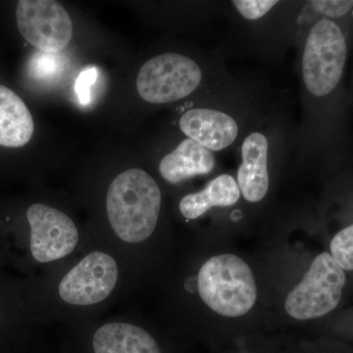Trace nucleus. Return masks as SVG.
I'll return each mask as SVG.
<instances>
[{"label":"nucleus","mask_w":353,"mask_h":353,"mask_svg":"<svg viewBox=\"0 0 353 353\" xmlns=\"http://www.w3.org/2000/svg\"><path fill=\"white\" fill-rule=\"evenodd\" d=\"M331 255L343 270L353 271V224L334 236Z\"/></svg>","instance_id":"nucleus-15"},{"label":"nucleus","mask_w":353,"mask_h":353,"mask_svg":"<svg viewBox=\"0 0 353 353\" xmlns=\"http://www.w3.org/2000/svg\"><path fill=\"white\" fill-rule=\"evenodd\" d=\"M118 267L106 253L94 252L77 264L62 279L59 294L75 305H92L108 299L117 284Z\"/></svg>","instance_id":"nucleus-7"},{"label":"nucleus","mask_w":353,"mask_h":353,"mask_svg":"<svg viewBox=\"0 0 353 353\" xmlns=\"http://www.w3.org/2000/svg\"><path fill=\"white\" fill-rule=\"evenodd\" d=\"M34 124L32 114L10 88L0 85V145L21 148L31 141Z\"/></svg>","instance_id":"nucleus-12"},{"label":"nucleus","mask_w":353,"mask_h":353,"mask_svg":"<svg viewBox=\"0 0 353 353\" xmlns=\"http://www.w3.org/2000/svg\"><path fill=\"white\" fill-rule=\"evenodd\" d=\"M197 288L202 301L216 313L240 317L256 303L257 288L252 269L241 257H211L201 268Z\"/></svg>","instance_id":"nucleus-2"},{"label":"nucleus","mask_w":353,"mask_h":353,"mask_svg":"<svg viewBox=\"0 0 353 353\" xmlns=\"http://www.w3.org/2000/svg\"><path fill=\"white\" fill-rule=\"evenodd\" d=\"M92 345L95 353H161L145 330L125 323L101 327L94 334Z\"/></svg>","instance_id":"nucleus-13"},{"label":"nucleus","mask_w":353,"mask_h":353,"mask_svg":"<svg viewBox=\"0 0 353 353\" xmlns=\"http://www.w3.org/2000/svg\"><path fill=\"white\" fill-rule=\"evenodd\" d=\"M345 34L336 22H316L306 39L301 61L304 85L314 97H326L338 87L347 61Z\"/></svg>","instance_id":"nucleus-3"},{"label":"nucleus","mask_w":353,"mask_h":353,"mask_svg":"<svg viewBox=\"0 0 353 353\" xmlns=\"http://www.w3.org/2000/svg\"><path fill=\"white\" fill-rule=\"evenodd\" d=\"M232 3L245 19L253 21L263 18L279 2L274 0H236Z\"/></svg>","instance_id":"nucleus-16"},{"label":"nucleus","mask_w":353,"mask_h":353,"mask_svg":"<svg viewBox=\"0 0 353 353\" xmlns=\"http://www.w3.org/2000/svg\"><path fill=\"white\" fill-rule=\"evenodd\" d=\"M345 281V272L332 255L321 253L303 280L290 292L285 311L297 320L316 319L328 314L340 303Z\"/></svg>","instance_id":"nucleus-4"},{"label":"nucleus","mask_w":353,"mask_h":353,"mask_svg":"<svg viewBox=\"0 0 353 353\" xmlns=\"http://www.w3.org/2000/svg\"><path fill=\"white\" fill-rule=\"evenodd\" d=\"M202 77L201 67L192 58L179 53H163L143 65L137 78V90L146 102L171 103L196 90Z\"/></svg>","instance_id":"nucleus-5"},{"label":"nucleus","mask_w":353,"mask_h":353,"mask_svg":"<svg viewBox=\"0 0 353 353\" xmlns=\"http://www.w3.org/2000/svg\"><path fill=\"white\" fill-rule=\"evenodd\" d=\"M241 190L231 175H221L211 181L201 192L183 196L180 211L189 220L196 219L215 206H232L239 201Z\"/></svg>","instance_id":"nucleus-14"},{"label":"nucleus","mask_w":353,"mask_h":353,"mask_svg":"<svg viewBox=\"0 0 353 353\" xmlns=\"http://www.w3.org/2000/svg\"><path fill=\"white\" fill-rule=\"evenodd\" d=\"M16 18L23 38L43 52L63 50L73 36L68 12L53 0H21Z\"/></svg>","instance_id":"nucleus-6"},{"label":"nucleus","mask_w":353,"mask_h":353,"mask_svg":"<svg viewBox=\"0 0 353 353\" xmlns=\"http://www.w3.org/2000/svg\"><path fill=\"white\" fill-rule=\"evenodd\" d=\"M311 3L318 12L332 18L345 15L353 8V1H313Z\"/></svg>","instance_id":"nucleus-18"},{"label":"nucleus","mask_w":353,"mask_h":353,"mask_svg":"<svg viewBox=\"0 0 353 353\" xmlns=\"http://www.w3.org/2000/svg\"><path fill=\"white\" fill-rule=\"evenodd\" d=\"M27 218L31 226L32 254L37 261H54L75 250L78 230L61 211L44 204H34L28 209Z\"/></svg>","instance_id":"nucleus-8"},{"label":"nucleus","mask_w":353,"mask_h":353,"mask_svg":"<svg viewBox=\"0 0 353 353\" xmlns=\"http://www.w3.org/2000/svg\"><path fill=\"white\" fill-rule=\"evenodd\" d=\"M97 78V71L94 67L83 70L76 83V92L79 101L83 105H87L92 99V88Z\"/></svg>","instance_id":"nucleus-17"},{"label":"nucleus","mask_w":353,"mask_h":353,"mask_svg":"<svg viewBox=\"0 0 353 353\" xmlns=\"http://www.w3.org/2000/svg\"><path fill=\"white\" fill-rule=\"evenodd\" d=\"M161 192L154 179L141 169H129L114 179L106 199L109 222L122 241L139 243L157 228Z\"/></svg>","instance_id":"nucleus-1"},{"label":"nucleus","mask_w":353,"mask_h":353,"mask_svg":"<svg viewBox=\"0 0 353 353\" xmlns=\"http://www.w3.org/2000/svg\"><path fill=\"white\" fill-rule=\"evenodd\" d=\"M268 139L261 132L248 134L241 145L236 183L246 201H261L268 192Z\"/></svg>","instance_id":"nucleus-10"},{"label":"nucleus","mask_w":353,"mask_h":353,"mask_svg":"<svg viewBox=\"0 0 353 353\" xmlns=\"http://www.w3.org/2000/svg\"><path fill=\"white\" fill-rule=\"evenodd\" d=\"M181 131L210 152H220L238 138L239 125L229 114L210 108H192L183 114Z\"/></svg>","instance_id":"nucleus-9"},{"label":"nucleus","mask_w":353,"mask_h":353,"mask_svg":"<svg viewBox=\"0 0 353 353\" xmlns=\"http://www.w3.org/2000/svg\"><path fill=\"white\" fill-rule=\"evenodd\" d=\"M216 159L212 152L190 139H183L173 152L165 155L159 164L160 175L166 182L182 183L213 171Z\"/></svg>","instance_id":"nucleus-11"}]
</instances>
